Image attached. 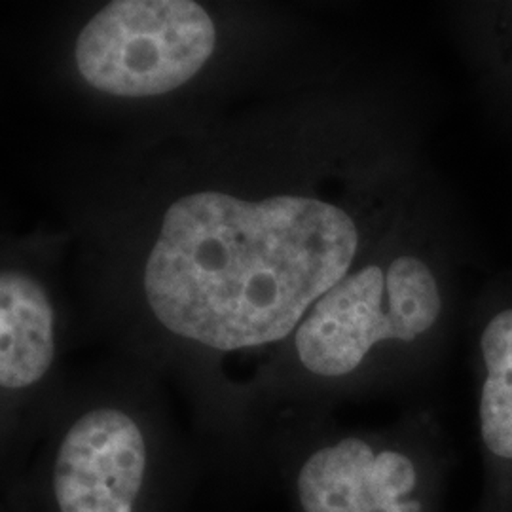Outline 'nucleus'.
Returning a JSON list of instances; mask_svg holds the SVG:
<instances>
[{"label":"nucleus","mask_w":512,"mask_h":512,"mask_svg":"<svg viewBox=\"0 0 512 512\" xmlns=\"http://www.w3.org/2000/svg\"><path fill=\"white\" fill-rule=\"evenodd\" d=\"M357 245L353 220L330 203L190 194L169 207L148 256V304L164 327L209 348L270 344L346 277Z\"/></svg>","instance_id":"obj_1"},{"label":"nucleus","mask_w":512,"mask_h":512,"mask_svg":"<svg viewBox=\"0 0 512 512\" xmlns=\"http://www.w3.org/2000/svg\"><path fill=\"white\" fill-rule=\"evenodd\" d=\"M215 25L190 0H118L84 27L76 65L93 88L120 97L171 92L205 65Z\"/></svg>","instance_id":"obj_2"},{"label":"nucleus","mask_w":512,"mask_h":512,"mask_svg":"<svg viewBox=\"0 0 512 512\" xmlns=\"http://www.w3.org/2000/svg\"><path fill=\"white\" fill-rule=\"evenodd\" d=\"M440 306L435 275L418 258H397L387 274L368 266L315 304L296 332L298 357L313 374L348 376L376 344L414 342L433 329Z\"/></svg>","instance_id":"obj_3"},{"label":"nucleus","mask_w":512,"mask_h":512,"mask_svg":"<svg viewBox=\"0 0 512 512\" xmlns=\"http://www.w3.org/2000/svg\"><path fill=\"white\" fill-rule=\"evenodd\" d=\"M431 465L399 448L346 437L304 463L300 505L306 512H440L442 478L425 475Z\"/></svg>","instance_id":"obj_4"},{"label":"nucleus","mask_w":512,"mask_h":512,"mask_svg":"<svg viewBox=\"0 0 512 512\" xmlns=\"http://www.w3.org/2000/svg\"><path fill=\"white\" fill-rule=\"evenodd\" d=\"M147 469L145 440L126 414L93 410L74 423L55 459L61 512H131Z\"/></svg>","instance_id":"obj_5"},{"label":"nucleus","mask_w":512,"mask_h":512,"mask_svg":"<svg viewBox=\"0 0 512 512\" xmlns=\"http://www.w3.org/2000/svg\"><path fill=\"white\" fill-rule=\"evenodd\" d=\"M484 382L478 420L482 490L476 512H512V310L497 313L480 336Z\"/></svg>","instance_id":"obj_6"},{"label":"nucleus","mask_w":512,"mask_h":512,"mask_svg":"<svg viewBox=\"0 0 512 512\" xmlns=\"http://www.w3.org/2000/svg\"><path fill=\"white\" fill-rule=\"evenodd\" d=\"M54 361V310L37 281L18 272L0 279V384L38 382Z\"/></svg>","instance_id":"obj_7"}]
</instances>
